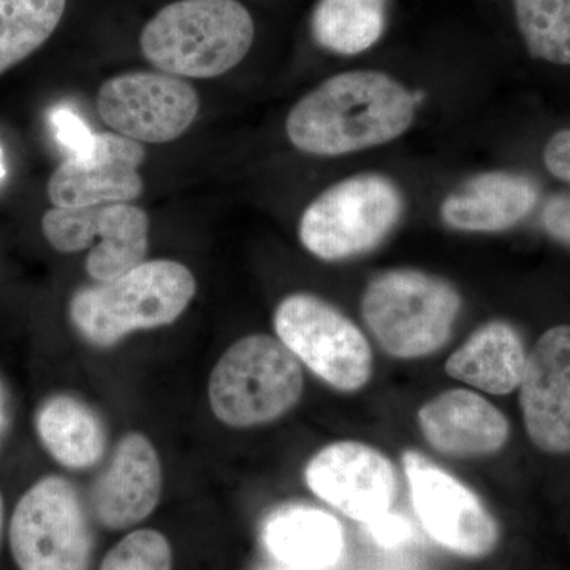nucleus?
<instances>
[{
	"instance_id": "0eeeda50",
	"label": "nucleus",
	"mask_w": 570,
	"mask_h": 570,
	"mask_svg": "<svg viewBox=\"0 0 570 570\" xmlns=\"http://www.w3.org/2000/svg\"><path fill=\"white\" fill-rule=\"evenodd\" d=\"M277 340L337 392H358L373 374V348L347 316L311 294L285 296L275 317Z\"/></svg>"
},
{
	"instance_id": "2eb2a0df",
	"label": "nucleus",
	"mask_w": 570,
	"mask_h": 570,
	"mask_svg": "<svg viewBox=\"0 0 570 570\" xmlns=\"http://www.w3.org/2000/svg\"><path fill=\"white\" fill-rule=\"evenodd\" d=\"M163 464L145 434H126L104 474L94 483L91 509L107 530L121 531L141 523L163 497Z\"/></svg>"
},
{
	"instance_id": "a878e982",
	"label": "nucleus",
	"mask_w": 570,
	"mask_h": 570,
	"mask_svg": "<svg viewBox=\"0 0 570 570\" xmlns=\"http://www.w3.org/2000/svg\"><path fill=\"white\" fill-rule=\"evenodd\" d=\"M367 531L379 546L396 549L406 543L412 535V528L406 519L396 513L387 512L366 523Z\"/></svg>"
},
{
	"instance_id": "f257e3e1",
	"label": "nucleus",
	"mask_w": 570,
	"mask_h": 570,
	"mask_svg": "<svg viewBox=\"0 0 570 570\" xmlns=\"http://www.w3.org/2000/svg\"><path fill=\"white\" fill-rule=\"evenodd\" d=\"M415 118L406 86L374 70L337 73L306 94L285 122L288 140L314 156H343L395 140Z\"/></svg>"
},
{
	"instance_id": "7ed1b4c3",
	"label": "nucleus",
	"mask_w": 570,
	"mask_h": 570,
	"mask_svg": "<svg viewBox=\"0 0 570 570\" xmlns=\"http://www.w3.org/2000/svg\"><path fill=\"white\" fill-rule=\"evenodd\" d=\"M254 20L236 0H178L142 28V56L164 73L216 78L235 69L254 43Z\"/></svg>"
},
{
	"instance_id": "b1692460",
	"label": "nucleus",
	"mask_w": 570,
	"mask_h": 570,
	"mask_svg": "<svg viewBox=\"0 0 570 570\" xmlns=\"http://www.w3.org/2000/svg\"><path fill=\"white\" fill-rule=\"evenodd\" d=\"M174 551L163 532L138 530L105 554L100 570H171Z\"/></svg>"
},
{
	"instance_id": "ddd939ff",
	"label": "nucleus",
	"mask_w": 570,
	"mask_h": 570,
	"mask_svg": "<svg viewBox=\"0 0 570 570\" xmlns=\"http://www.w3.org/2000/svg\"><path fill=\"white\" fill-rule=\"evenodd\" d=\"M145 156L141 142L132 138L97 134L88 153L70 156L56 168L48 181V197L56 208L129 204L142 194L138 168Z\"/></svg>"
},
{
	"instance_id": "412c9836",
	"label": "nucleus",
	"mask_w": 570,
	"mask_h": 570,
	"mask_svg": "<svg viewBox=\"0 0 570 570\" xmlns=\"http://www.w3.org/2000/svg\"><path fill=\"white\" fill-rule=\"evenodd\" d=\"M385 22L387 0H318L311 31L324 50L352 56L376 45Z\"/></svg>"
},
{
	"instance_id": "a211bd4d",
	"label": "nucleus",
	"mask_w": 570,
	"mask_h": 570,
	"mask_svg": "<svg viewBox=\"0 0 570 570\" xmlns=\"http://www.w3.org/2000/svg\"><path fill=\"white\" fill-rule=\"evenodd\" d=\"M528 354L520 333L504 321L475 330L445 363V373L490 395H509L520 387Z\"/></svg>"
},
{
	"instance_id": "c85d7f7f",
	"label": "nucleus",
	"mask_w": 570,
	"mask_h": 570,
	"mask_svg": "<svg viewBox=\"0 0 570 570\" xmlns=\"http://www.w3.org/2000/svg\"><path fill=\"white\" fill-rule=\"evenodd\" d=\"M2 528H3V499H2V494H0V538H2Z\"/></svg>"
},
{
	"instance_id": "c756f323",
	"label": "nucleus",
	"mask_w": 570,
	"mask_h": 570,
	"mask_svg": "<svg viewBox=\"0 0 570 570\" xmlns=\"http://www.w3.org/2000/svg\"><path fill=\"white\" fill-rule=\"evenodd\" d=\"M6 178V167H3L2 163V151H0V181Z\"/></svg>"
},
{
	"instance_id": "6e6552de",
	"label": "nucleus",
	"mask_w": 570,
	"mask_h": 570,
	"mask_svg": "<svg viewBox=\"0 0 570 570\" xmlns=\"http://www.w3.org/2000/svg\"><path fill=\"white\" fill-rule=\"evenodd\" d=\"M10 547L20 570H91L92 532L69 480L48 475L22 494Z\"/></svg>"
},
{
	"instance_id": "f03ea898",
	"label": "nucleus",
	"mask_w": 570,
	"mask_h": 570,
	"mask_svg": "<svg viewBox=\"0 0 570 570\" xmlns=\"http://www.w3.org/2000/svg\"><path fill=\"white\" fill-rule=\"evenodd\" d=\"M195 292L197 281L186 265L142 262L116 279L80 288L70 299V322L86 343L108 348L140 330L174 324Z\"/></svg>"
},
{
	"instance_id": "6ab92c4d",
	"label": "nucleus",
	"mask_w": 570,
	"mask_h": 570,
	"mask_svg": "<svg viewBox=\"0 0 570 570\" xmlns=\"http://www.w3.org/2000/svg\"><path fill=\"white\" fill-rule=\"evenodd\" d=\"M264 543L275 560L295 570L332 569L346 549L340 520L307 505L273 513L265 523Z\"/></svg>"
},
{
	"instance_id": "1a4fd4ad",
	"label": "nucleus",
	"mask_w": 570,
	"mask_h": 570,
	"mask_svg": "<svg viewBox=\"0 0 570 570\" xmlns=\"http://www.w3.org/2000/svg\"><path fill=\"white\" fill-rule=\"evenodd\" d=\"M403 466L415 515L439 547L468 560L493 553L498 521L474 491L414 450L404 452Z\"/></svg>"
},
{
	"instance_id": "423d86ee",
	"label": "nucleus",
	"mask_w": 570,
	"mask_h": 570,
	"mask_svg": "<svg viewBox=\"0 0 570 570\" xmlns=\"http://www.w3.org/2000/svg\"><path fill=\"white\" fill-rule=\"evenodd\" d=\"M401 212L403 200L390 179L352 176L307 206L299 219V242L321 261H347L381 245Z\"/></svg>"
},
{
	"instance_id": "4468645a",
	"label": "nucleus",
	"mask_w": 570,
	"mask_h": 570,
	"mask_svg": "<svg viewBox=\"0 0 570 570\" xmlns=\"http://www.w3.org/2000/svg\"><path fill=\"white\" fill-rule=\"evenodd\" d=\"M520 404L535 448L554 455L570 452V325L539 337L528 355Z\"/></svg>"
},
{
	"instance_id": "5701e85b",
	"label": "nucleus",
	"mask_w": 570,
	"mask_h": 570,
	"mask_svg": "<svg viewBox=\"0 0 570 570\" xmlns=\"http://www.w3.org/2000/svg\"><path fill=\"white\" fill-rule=\"evenodd\" d=\"M513 3L531 56L570 66V0H513Z\"/></svg>"
},
{
	"instance_id": "aec40b11",
	"label": "nucleus",
	"mask_w": 570,
	"mask_h": 570,
	"mask_svg": "<svg viewBox=\"0 0 570 570\" xmlns=\"http://www.w3.org/2000/svg\"><path fill=\"white\" fill-rule=\"evenodd\" d=\"M36 430L52 460L71 471L96 466L107 448L102 420L77 396L48 397L37 411Z\"/></svg>"
},
{
	"instance_id": "bb28decb",
	"label": "nucleus",
	"mask_w": 570,
	"mask_h": 570,
	"mask_svg": "<svg viewBox=\"0 0 570 570\" xmlns=\"http://www.w3.org/2000/svg\"><path fill=\"white\" fill-rule=\"evenodd\" d=\"M542 223L554 239L570 246V195L551 197L543 208Z\"/></svg>"
},
{
	"instance_id": "9d476101",
	"label": "nucleus",
	"mask_w": 570,
	"mask_h": 570,
	"mask_svg": "<svg viewBox=\"0 0 570 570\" xmlns=\"http://www.w3.org/2000/svg\"><path fill=\"white\" fill-rule=\"evenodd\" d=\"M41 230L59 253H81L91 247L86 272L97 283L126 275L142 264L148 254V214L130 204L55 206L43 214Z\"/></svg>"
},
{
	"instance_id": "f8f14e48",
	"label": "nucleus",
	"mask_w": 570,
	"mask_h": 570,
	"mask_svg": "<svg viewBox=\"0 0 570 570\" xmlns=\"http://www.w3.org/2000/svg\"><path fill=\"white\" fill-rule=\"evenodd\" d=\"M305 482L325 504L365 524L390 512L400 487L389 456L358 441H337L318 450L307 461Z\"/></svg>"
},
{
	"instance_id": "9b49d317",
	"label": "nucleus",
	"mask_w": 570,
	"mask_h": 570,
	"mask_svg": "<svg viewBox=\"0 0 570 570\" xmlns=\"http://www.w3.org/2000/svg\"><path fill=\"white\" fill-rule=\"evenodd\" d=\"M100 118L138 142H168L181 137L200 111L197 91L175 75L134 71L100 86Z\"/></svg>"
},
{
	"instance_id": "f3484780",
	"label": "nucleus",
	"mask_w": 570,
	"mask_h": 570,
	"mask_svg": "<svg viewBox=\"0 0 570 570\" xmlns=\"http://www.w3.org/2000/svg\"><path fill=\"white\" fill-rule=\"evenodd\" d=\"M532 179L509 171H491L469 179L449 195L441 214L449 227L472 234H493L521 223L538 204Z\"/></svg>"
},
{
	"instance_id": "4be33fe9",
	"label": "nucleus",
	"mask_w": 570,
	"mask_h": 570,
	"mask_svg": "<svg viewBox=\"0 0 570 570\" xmlns=\"http://www.w3.org/2000/svg\"><path fill=\"white\" fill-rule=\"evenodd\" d=\"M67 0H0V75L39 50L58 28Z\"/></svg>"
},
{
	"instance_id": "393cba45",
	"label": "nucleus",
	"mask_w": 570,
	"mask_h": 570,
	"mask_svg": "<svg viewBox=\"0 0 570 570\" xmlns=\"http://www.w3.org/2000/svg\"><path fill=\"white\" fill-rule=\"evenodd\" d=\"M51 126L55 129L56 138L63 148L69 149L71 156H80L91 149L96 135L73 111L67 110V108L52 111Z\"/></svg>"
},
{
	"instance_id": "dca6fc26",
	"label": "nucleus",
	"mask_w": 570,
	"mask_h": 570,
	"mask_svg": "<svg viewBox=\"0 0 570 570\" xmlns=\"http://www.w3.org/2000/svg\"><path fill=\"white\" fill-rule=\"evenodd\" d=\"M417 422L431 448L456 459L493 455L510 436L508 417L472 390L453 389L431 397Z\"/></svg>"
},
{
	"instance_id": "39448f33",
	"label": "nucleus",
	"mask_w": 570,
	"mask_h": 570,
	"mask_svg": "<svg viewBox=\"0 0 570 570\" xmlns=\"http://www.w3.org/2000/svg\"><path fill=\"white\" fill-rule=\"evenodd\" d=\"M303 390L298 358L276 337L249 335L232 344L213 367L209 406L224 425L261 426L291 412Z\"/></svg>"
},
{
	"instance_id": "20e7f679",
	"label": "nucleus",
	"mask_w": 570,
	"mask_h": 570,
	"mask_svg": "<svg viewBox=\"0 0 570 570\" xmlns=\"http://www.w3.org/2000/svg\"><path fill=\"white\" fill-rule=\"evenodd\" d=\"M461 296L442 277L417 269H392L374 277L362 298V314L385 354L425 358L449 343L459 321Z\"/></svg>"
},
{
	"instance_id": "cd10ccee",
	"label": "nucleus",
	"mask_w": 570,
	"mask_h": 570,
	"mask_svg": "<svg viewBox=\"0 0 570 570\" xmlns=\"http://www.w3.org/2000/svg\"><path fill=\"white\" fill-rule=\"evenodd\" d=\"M543 160L551 175L570 184V129L560 130L550 138Z\"/></svg>"
}]
</instances>
